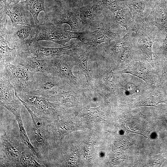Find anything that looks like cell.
<instances>
[{"label": "cell", "mask_w": 167, "mask_h": 167, "mask_svg": "<svg viewBox=\"0 0 167 167\" xmlns=\"http://www.w3.org/2000/svg\"><path fill=\"white\" fill-rule=\"evenodd\" d=\"M34 26L36 34L34 42L49 41L64 46L71 39L77 38L80 40L82 33L70 32L48 22Z\"/></svg>", "instance_id": "obj_6"}, {"label": "cell", "mask_w": 167, "mask_h": 167, "mask_svg": "<svg viewBox=\"0 0 167 167\" xmlns=\"http://www.w3.org/2000/svg\"><path fill=\"white\" fill-rule=\"evenodd\" d=\"M63 55L58 58L55 57H47L50 65V73L75 88L77 86L78 81L72 72L74 64L69 57Z\"/></svg>", "instance_id": "obj_10"}, {"label": "cell", "mask_w": 167, "mask_h": 167, "mask_svg": "<svg viewBox=\"0 0 167 167\" xmlns=\"http://www.w3.org/2000/svg\"><path fill=\"white\" fill-rule=\"evenodd\" d=\"M166 90L157 85L150 86L149 90L136 106H156L158 104L166 101Z\"/></svg>", "instance_id": "obj_21"}, {"label": "cell", "mask_w": 167, "mask_h": 167, "mask_svg": "<svg viewBox=\"0 0 167 167\" xmlns=\"http://www.w3.org/2000/svg\"><path fill=\"white\" fill-rule=\"evenodd\" d=\"M117 26V24H113L104 29L98 28L94 32H82L80 41L84 42L86 41L85 44L92 47H96L97 57V46L98 45L102 43H109L122 37L121 36L122 33L126 34L127 33L126 31L122 32Z\"/></svg>", "instance_id": "obj_9"}, {"label": "cell", "mask_w": 167, "mask_h": 167, "mask_svg": "<svg viewBox=\"0 0 167 167\" xmlns=\"http://www.w3.org/2000/svg\"><path fill=\"white\" fill-rule=\"evenodd\" d=\"M0 14H5L10 18L14 27L18 24L31 25L28 21L24 10L19 2L16 4H9L5 0L0 1Z\"/></svg>", "instance_id": "obj_17"}, {"label": "cell", "mask_w": 167, "mask_h": 167, "mask_svg": "<svg viewBox=\"0 0 167 167\" xmlns=\"http://www.w3.org/2000/svg\"><path fill=\"white\" fill-rule=\"evenodd\" d=\"M76 99L75 93L73 91L57 93L54 95L50 96L48 99L50 101L53 102L58 101L62 104L70 103L73 104Z\"/></svg>", "instance_id": "obj_30"}, {"label": "cell", "mask_w": 167, "mask_h": 167, "mask_svg": "<svg viewBox=\"0 0 167 167\" xmlns=\"http://www.w3.org/2000/svg\"><path fill=\"white\" fill-rule=\"evenodd\" d=\"M35 86L34 91L31 93L48 99L57 93L58 89L62 88V82L58 78L51 73L36 72L34 74Z\"/></svg>", "instance_id": "obj_11"}, {"label": "cell", "mask_w": 167, "mask_h": 167, "mask_svg": "<svg viewBox=\"0 0 167 167\" xmlns=\"http://www.w3.org/2000/svg\"><path fill=\"white\" fill-rule=\"evenodd\" d=\"M104 8L101 3L88 5L80 9V15L82 21L86 24L93 21Z\"/></svg>", "instance_id": "obj_27"}, {"label": "cell", "mask_w": 167, "mask_h": 167, "mask_svg": "<svg viewBox=\"0 0 167 167\" xmlns=\"http://www.w3.org/2000/svg\"><path fill=\"white\" fill-rule=\"evenodd\" d=\"M18 94L34 113L50 122L58 118L63 113L65 108V105L63 104L54 103L40 96L28 93Z\"/></svg>", "instance_id": "obj_5"}, {"label": "cell", "mask_w": 167, "mask_h": 167, "mask_svg": "<svg viewBox=\"0 0 167 167\" xmlns=\"http://www.w3.org/2000/svg\"><path fill=\"white\" fill-rule=\"evenodd\" d=\"M14 64L22 66L33 73H50V65L47 57L37 59L30 51L18 53Z\"/></svg>", "instance_id": "obj_14"}, {"label": "cell", "mask_w": 167, "mask_h": 167, "mask_svg": "<svg viewBox=\"0 0 167 167\" xmlns=\"http://www.w3.org/2000/svg\"><path fill=\"white\" fill-rule=\"evenodd\" d=\"M115 77L116 74L108 66L103 74L98 76L97 85L103 94L106 96L115 95Z\"/></svg>", "instance_id": "obj_20"}, {"label": "cell", "mask_w": 167, "mask_h": 167, "mask_svg": "<svg viewBox=\"0 0 167 167\" xmlns=\"http://www.w3.org/2000/svg\"><path fill=\"white\" fill-rule=\"evenodd\" d=\"M16 95L32 118V126L27 131V134L37 152L38 161L45 167L51 149L53 148V139L49 129L50 122L34 113L17 94Z\"/></svg>", "instance_id": "obj_1"}, {"label": "cell", "mask_w": 167, "mask_h": 167, "mask_svg": "<svg viewBox=\"0 0 167 167\" xmlns=\"http://www.w3.org/2000/svg\"><path fill=\"white\" fill-rule=\"evenodd\" d=\"M161 51L154 54L153 60L156 68L157 75V86L167 90V50L161 49Z\"/></svg>", "instance_id": "obj_19"}, {"label": "cell", "mask_w": 167, "mask_h": 167, "mask_svg": "<svg viewBox=\"0 0 167 167\" xmlns=\"http://www.w3.org/2000/svg\"><path fill=\"white\" fill-rule=\"evenodd\" d=\"M22 103L19 99L17 95L13 96L6 101L0 103L1 106L6 108L15 117L16 120L21 118L20 111Z\"/></svg>", "instance_id": "obj_28"}, {"label": "cell", "mask_w": 167, "mask_h": 167, "mask_svg": "<svg viewBox=\"0 0 167 167\" xmlns=\"http://www.w3.org/2000/svg\"><path fill=\"white\" fill-rule=\"evenodd\" d=\"M17 131H4L0 135V167H20L21 153L29 148L21 141L19 130Z\"/></svg>", "instance_id": "obj_3"}, {"label": "cell", "mask_w": 167, "mask_h": 167, "mask_svg": "<svg viewBox=\"0 0 167 167\" xmlns=\"http://www.w3.org/2000/svg\"><path fill=\"white\" fill-rule=\"evenodd\" d=\"M3 0H0V1ZM9 4H16L20 2L23 1L25 0H5Z\"/></svg>", "instance_id": "obj_32"}, {"label": "cell", "mask_w": 167, "mask_h": 167, "mask_svg": "<svg viewBox=\"0 0 167 167\" xmlns=\"http://www.w3.org/2000/svg\"><path fill=\"white\" fill-rule=\"evenodd\" d=\"M6 28H0V66H7L13 61L18 53L15 47L9 46L6 39Z\"/></svg>", "instance_id": "obj_22"}, {"label": "cell", "mask_w": 167, "mask_h": 167, "mask_svg": "<svg viewBox=\"0 0 167 167\" xmlns=\"http://www.w3.org/2000/svg\"><path fill=\"white\" fill-rule=\"evenodd\" d=\"M104 8L109 10L115 15L117 12L124 6L121 0H100Z\"/></svg>", "instance_id": "obj_31"}, {"label": "cell", "mask_w": 167, "mask_h": 167, "mask_svg": "<svg viewBox=\"0 0 167 167\" xmlns=\"http://www.w3.org/2000/svg\"><path fill=\"white\" fill-rule=\"evenodd\" d=\"M120 74L118 84L116 85L115 93L117 92L118 94L128 98L135 97L140 101L148 91L150 86L143 80L132 75Z\"/></svg>", "instance_id": "obj_8"}, {"label": "cell", "mask_w": 167, "mask_h": 167, "mask_svg": "<svg viewBox=\"0 0 167 167\" xmlns=\"http://www.w3.org/2000/svg\"><path fill=\"white\" fill-rule=\"evenodd\" d=\"M35 26L18 24L7 30L6 39L10 47H15L18 53L29 51L36 36Z\"/></svg>", "instance_id": "obj_7"}, {"label": "cell", "mask_w": 167, "mask_h": 167, "mask_svg": "<svg viewBox=\"0 0 167 167\" xmlns=\"http://www.w3.org/2000/svg\"><path fill=\"white\" fill-rule=\"evenodd\" d=\"M117 73H127L145 81L149 86L157 85V75L156 68L146 60L135 62L126 69Z\"/></svg>", "instance_id": "obj_13"}, {"label": "cell", "mask_w": 167, "mask_h": 167, "mask_svg": "<svg viewBox=\"0 0 167 167\" xmlns=\"http://www.w3.org/2000/svg\"><path fill=\"white\" fill-rule=\"evenodd\" d=\"M32 150L28 148L21 153L20 158V167H39L44 166L39 162Z\"/></svg>", "instance_id": "obj_29"}, {"label": "cell", "mask_w": 167, "mask_h": 167, "mask_svg": "<svg viewBox=\"0 0 167 167\" xmlns=\"http://www.w3.org/2000/svg\"><path fill=\"white\" fill-rule=\"evenodd\" d=\"M164 110L165 111L166 114L167 115V109H164Z\"/></svg>", "instance_id": "obj_33"}, {"label": "cell", "mask_w": 167, "mask_h": 167, "mask_svg": "<svg viewBox=\"0 0 167 167\" xmlns=\"http://www.w3.org/2000/svg\"><path fill=\"white\" fill-rule=\"evenodd\" d=\"M29 51L38 59L63 55H69L74 58L83 53L82 49L75 43L62 47L49 48L42 46L38 41L34 42L31 44Z\"/></svg>", "instance_id": "obj_12"}, {"label": "cell", "mask_w": 167, "mask_h": 167, "mask_svg": "<svg viewBox=\"0 0 167 167\" xmlns=\"http://www.w3.org/2000/svg\"><path fill=\"white\" fill-rule=\"evenodd\" d=\"M136 23L135 29L130 34L131 39L138 51L143 60H146L155 67L152 57L153 43L159 41L157 28L146 20Z\"/></svg>", "instance_id": "obj_2"}, {"label": "cell", "mask_w": 167, "mask_h": 167, "mask_svg": "<svg viewBox=\"0 0 167 167\" xmlns=\"http://www.w3.org/2000/svg\"><path fill=\"white\" fill-rule=\"evenodd\" d=\"M92 48L89 46L86 51L74 58V61L75 62L74 65L79 66L81 70V73L85 76L88 85L92 87V79L89 75L88 68V60Z\"/></svg>", "instance_id": "obj_26"}, {"label": "cell", "mask_w": 167, "mask_h": 167, "mask_svg": "<svg viewBox=\"0 0 167 167\" xmlns=\"http://www.w3.org/2000/svg\"><path fill=\"white\" fill-rule=\"evenodd\" d=\"M155 0H121L129 9L135 22L146 20L155 5Z\"/></svg>", "instance_id": "obj_16"}, {"label": "cell", "mask_w": 167, "mask_h": 167, "mask_svg": "<svg viewBox=\"0 0 167 167\" xmlns=\"http://www.w3.org/2000/svg\"><path fill=\"white\" fill-rule=\"evenodd\" d=\"M115 19L118 24L125 29L127 33L132 32L136 26V23L129 9L125 6L117 12Z\"/></svg>", "instance_id": "obj_24"}, {"label": "cell", "mask_w": 167, "mask_h": 167, "mask_svg": "<svg viewBox=\"0 0 167 167\" xmlns=\"http://www.w3.org/2000/svg\"><path fill=\"white\" fill-rule=\"evenodd\" d=\"M45 0H25L20 2L24 9L29 11L32 15L35 25L39 24L38 17L40 12L44 11L47 17H48L45 6Z\"/></svg>", "instance_id": "obj_25"}, {"label": "cell", "mask_w": 167, "mask_h": 167, "mask_svg": "<svg viewBox=\"0 0 167 167\" xmlns=\"http://www.w3.org/2000/svg\"><path fill=\"white\" fill-rule=\"evenodd\" d=\"M4 67L0 74L9 81L18 94L30 93L34 91V73L17 64L10 63Z\"/></svg>", "instance_id": "obj_4"}, {"label": "cell", "mask_w": 167, "mask_h": 167, "mask_svg": "<svg viewBox=\"0 0 167 167\" xmlns=\"http://www.w3.org/2000/svg\"><path fill=\"white\" fill-rule=\"evenodd\" d=\"M49 129L53 139V148L58 147L64 137L75 130L74 123L67 118H58L50 122Z\"/></svg>", "instance_id": "obj_15"}, {"label": "cell", "mask_w": 167, "mask_h": 167, "mask_svg": "<svg viewBox=\"0 0 167 167\" xmlns=\"http://www.w3.org/2000/svg\"><path fill=\"white\" fill-rule=\"evenodd\" d=\"M52 19L57 24H67L73 30L78 29L82 22L75 11L66 10L56 13Z\"/></svg>", "instance_id": "obj_23"}, {"label": "cell", "mask_w": 167, "mask_h": 167, "mask_svg": "<svg viewBox=\"0 0 167 167\" xmlns=\"http://www.w3.org/2000/svg\"><path fill=\"white\" fill-rule=\"evenodd\" d=\"M148 23L162 30L167 28V7L163 3L155 1L154 6L146 19Z\"/></svg>", "instance_id": "obj_18"}]
</instances>
